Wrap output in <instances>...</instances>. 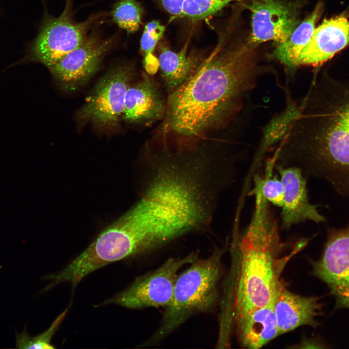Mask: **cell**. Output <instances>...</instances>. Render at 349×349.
Listing matches in <instances>:
<instances>
[{
    "instance_id": "7a4b0ae2",
    "label": "cell",
    "mask_w": 349,
    "mask_h": 349,
    "mask_svg": "<svg viewBox=\"0 0 349 349\" xmlns=\"http://www.w3.org/2000/svg\"><path fill=\"white\" fill-rule=\"evenodd\" d=\"M252 54L244 48L216 47L190 77L169 93L160 130L200 138L225 127L260 74Z\"/></svg>"
},
{
    "instance_id": "52a82bcc",
    "label": "cell",
    "mask_w": 349,
    "mask_h": 349,
    "mask_svg": "<svg viewBox=\"0 0 349 349\" xmlns=\"http://www.w3.org/2000/svg\"><path fill=\"white\" fill-rule=\"evenodd\" d=\"M191 253L184 257H170L159 267L137 277L123 291L100 305L115 304L130 309L166 307L172 301L179 270L197 257Z\"/></svg>"
},
{
    "instance_id": "8992f818",
    "label": "cell",
    "mask_w": 349,
    "mask_h": 349,
    "mask_svg": "<svg viewBox=\"0 0 349 349\" xmlns=\"http://www.w3.org/2000/svg\"><path fill=\"white\" fill-rule=\"evenodd\" d=\"M72 7V0H66L65 8L59 16H51L46 13L25 56L7 68L36 62L48 68L82 43L89 31L104 16L96 14L77 22L73 18Z\"/></svg>"
},
{
    "instance_id": "e0dca14e",
    "label": "cell",
    "mask_w": 349,
    "mask_h": 349,
    "mask_svg": "<svg viewBox=\"0 0 349 349\" xmlns=\"http://www.w3.org/2000/svg\"><path fill=\"white\" fill-rule=\"evenodd\" d=\"M188 43L178 51L168 47H160L158 58L159 69L164 85L171 92L190 77L205 58L195 50L188 51Z\"/></svg>"
},
{
    "instance_id": "7c38bea8",
    "label": "cell",
    "mask_w": 349,
    "mask_h": 349,
    "mask_svg": "<svg viewBox=\"0 0 349 349\" xmlns=\"http://www.w3.org/2000/svg\"><path fill=\"white\" fill-rule=\"evenodd\" d=\"M284 187V200L281 212V229L288 230L291 227L306 221L319 223L325 221L317 209V205L309 201L307 178L301 170L295 166H273Z\"/></svg>"
},
{
    "instance_id": "603a6c76",
    "label": "cell",
    "mask_w": 349,
    "mask_h": 349,
    "mask_svg": "<svg viewBox=\"0 0 349 349\" xmlns=\"http://www.w3.org/2000/svg\"><path fill=\"white\" fill-rule=\"evenodd\" d=\"M265 175L262 176L258 172L253 177V183L258 185L263 196L276 206L282 207L284 200V187L277 174L273 170L266 168Z\"/></svg>"
},
{
    "instance_id": "ac0fdd59",
    "label": "cell",
    "mask_w": 349,
    "mask_h": 349,
    "mask_svg": "<svg viewBox=\"0 0 349 349\" xmlns=\"http://www.w3.org/2000/svg\"><path fill=\"white\" fill-rule=\"evenodd\" d=\"M323 9V4L318 3L311 15L295 28L289 38L277 45L274 55L286 66L289 68L297 66L299 57L309 42Z\"/></svg>"
},
{
    "instance_id": "cb8c5ba5",
    "label": "cell",
    "mask_w": 349,
    "mask_h": 349,
    "mask_svg": "<svg viewBox=\"0 0 349 349\" xmlns=\"http://www.w3.org/2000/svg\"><path fill=\"white\" fill-rule=\"evenodd\" d=\"M237 0H185L181 17L192 21L202 20Z\"/></svg>"
},
{
    "instance_id": "6da1fadb",
    "label": "cell",
    "mask_w": 349,
    "mask_h": 349,
    "mask_svg": "<svg viewBox=\"0 0 349 349\" xmlns=\"http://www.w3.org/2000/svg\"><path fill=\"white\" fill-rule=\"evenodd\" d=\"M144 154L151 177L143 196L121 217L147 252L208 225L225 183L215 158L200 144L162 139L146 145Z\"/></svg>"
},
{
    "instance_id": "5bb4252c",
    "label": "cell",
    "mask_w": 349,
    "mask_h": 349,
    "mask_svg": "<svg viewBox=\"0 0 349 349\" xmlns=\"http://www.w3.org/2000/svg\"><path fill=\"white\" fill-rule=\"evenodd\" d=\"M272 305L280 335L300 326L316 327L318 324L316 318L321 310L322 305L317 297H304L293 293L281 283Z\"/></svg>"
},
{
    "instance_id": "4fadbf2b",
    "label": "cell",
    "mask_w": 349,
    "mask_h": 349,
    "mask_svg": "<svg viewBox=\"0 0 349 349\" xmlns=\"http://www.w3.org/2000/svg\"><path fill=\"white\" fill-rule=\"evenodd\" d=\"M166 107L159 84L152 75L143 72L140 80L131 83L127 91L123 119L147 126L164 118Z\"/></svg>"
},
{
    "instance_id": "ffe728a7",
    "label": "cell",
    "mask_w": 349,
    "mask_h": 349,
    "mask_svg": "<svg viewBox=\"0 0 349 349\" xmlns=\"http://www.w3.org/2000/svg\"><path fill=\"white\" fill-rule=\"evenodd\" d=\"M165 27L158 20H153L144 26L141 41V50L143 54V67L146 72L153 75L159 69L158 58L154 54L156 47L162 38Z\"/></svg>"
},
{
    "instance_id": "277c9868",
    "label": "cell",
    "mask_w": 349,
    "mask_h": 349,
    "mask_svg": "<svg viewBox=\"0 0 349 349\" xmlns=\"http://www.w3.org/2000/svg\"><path fill=\"white\" fill-rule=\"evenodd\" d=\"M249 195H254L255 200L250 221L241 233L233 236L232 248L240 260L235 319L272 304L286 264L307 242L304 239L288 255L281 257L287 244L281 240L279 226L270 203L258 186H254Z\"/></svg>"
},
{
    "instance_id": "9c48e42d",
    "label": "cell",
    "mask_w": 349,
    "mask_h": 349,
    "mask_svg": "<svg viewBox=\"0 0 349 349\" xmlns=\"http://www.w3.org/2000/svg\"><path fill=\"white\" fill-rule=\"evenodd\" d=\"M113 44L112 37L93 30L82 43L48 69L62 87L74 90L98 70Z\"/></svg>"
},
{
    "instance_id": "2e32d148",
    "label": "cell",
    "mask_w": 349,
    "mask_h": 349,
    "mask_svg": "<svg viewBox=\"0 0 349 349\" xmlns=\"http://www.w3.org/2000/svg\"><path fill=\"white\" fill-rule=\"evenodd\" d=\"M239 341L245 348L259 349L280 335L272 304L235 319Z\"/></svg>"
},
{
    "instance_id": "d6986e66",
    "label": "cell",
    "mask_w": 349,
    "mask_h": 349,
    "mask_svg": "<svg viewBox=\"0 0 349 349\" xmlns=\"http://www.w3.org/2000/svg\"><path fill=\"white\" fill-rule=\"evenodd\" d=\"M298 112L299 107L291 105L269 125L249 170V174L257 172L265 153L283 139Z\"/></svg>"
},
{
    "instance_id": "3957f363",
    "label": "cell",
    "mask_w": 349,
    "mask_h": 349,
    "mask_svg": "<svg viewBox=\"0 0 349 349\" xmlns=\"http://www.w3.org/2000/svg\"><path fill=\"white\" fill-rule=\"evenodd\" d=\"M271 158L349 195V93L322 106L306 98Z\"/></svg>"
},
{
    "instance_id": "44dd1931",
    "label": "cell",
    "mask_w": 349,
    "mask_h": 349,
    "mask_svg": "<svg viewBox=\"0 0 349 349\" xmlns=\"http://www.w3.org/2000/svg\"><path fill=\"white\" fill-rule=\"evenodd\" d=\"M143 15V8L136 0H117L111 12L112 22L128 33L139 30Z\"/></svg>"
},
{
    "instance_id": "7402d4cb",
    "label": "cell",
    "mask_w": 349,
    "mask_h": 349,
    "mask_svg": "<svg viewBox=\"0 0 349 349\" xmlns=\"http://www.w3.org/2000/svg\"><path fill=\"white\" fill-rule=\"evenodd\" d=\"M68 308L63 312L44 332L35 336H30L25 329L16 334V347L18 349H54L51 339L64 319Z\"/></svg>"
},
{
    "instance_id": "d4e9b609",
    "label": "cell",
    "mask_w": 349,
    "mask_h": 349,
    "mask_svg": "<svg viewBox=\"0 0 349 349\" xmlns=\"http://www.w3.org/2000/svg\"><path fill=\"white\" fill-rule=\"evenodd\" d=\"M164 10L173 17H181L185 0H159Z\"/></svg>"
},
{
    "instance_id": "ba28073f",
    "label": "cell",
    "mask_w": 349,
    "mask_h": 349,
    "mask_svg": "<svg viewBox=\"0 0 349 349\" xmlns=\"http://www.w3.org/2000/svg\"><path fill=\"white\" fill-rule=\"evenodd\" d=\"M135 69L129 64L114 66L97 82L78 112V118L103 128L116 127L123 119L127 91Z\"/></svg>"
},
{
    "instance_id": "9a60e30c",
    "label": "cell",
    "mask_w": 349,
    "mask_h": 349,
    "mask_svg": "<svg viewBox=\"0 0 349 349\" xmlns=\"http://www.w3.org/2000/svg\"><path fill=\"white\" fill-rule=\"evenodd\" d=\"M349 44V21L344 16L324 20L316 28L301 51L297 66L317 65L333 57Z\"/></svg>"
},
{
    "instance_id": "8fae6325",
    "label": "cell",
    "mask_w": 349,
    "mask_h": 349,
    "mask_svg": "<svg viewBox=\"0 0 349 349\" xmlns=\"http://www.w3.org/2000/svg\"><path fill=\"white\" fill-rule=\"evenodd\" d=\"M248 8L251 12V41L260 44L273 41L285 42L298 26V8L285 0H252Z\"/></svg>"
},
{
    "instance_id": "30bf717a",
    "label": "cell",
    "mask_w": 349,
    "mask_h": 349,
    "mask_svg": "<svg viewBox=\"0 0 349 349\" xmlns=\"http://www.w3.org/2000/svg\"><path fill=\"white\" fill-rule=\"evenodd\" d=\"M312 265L313 274L329 286L338 306L349 309V224L328 229L322 255Z\"/></svg>"
},
{
    "instance_id": "5b68a950",
    "label": "cell",
    "mask_w": 349,
    "mask_h": 349,
    "mask_svg": "<svg viewBox=\"0 0 349 349\" xmlns=\"http://www.w3.org/2000/svg\"><path fill=\"white\" fill-rule=\"evenodd\" d=\"M224 252V249L216 248L207 257H197L178 274L160 325L143 346L161 341L194 315L214 310L219 300Z\"/></svg>"
}]
</instances>
